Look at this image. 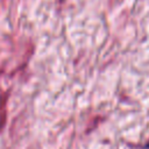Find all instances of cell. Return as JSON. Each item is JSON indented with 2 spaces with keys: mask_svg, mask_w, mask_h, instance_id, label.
<instances>
[{
  "mask_svg": "<svg viewBox=\"0 0 149 149\" xmlns=\"http://www.w3.org/2000/svg\"><path fill=\"white\" fill-rule=\"evenodd\" d=\"M146 149H149V141H148V143L146 144Z\"/></svg>",
  "mask_w": 149,
  "mask_h": 149,
  "instance_id": "cell-1",
  "label": "cell"
}]
</instances>
